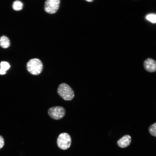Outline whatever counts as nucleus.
I'll list each match as a JSON object with an SVG mask.
<instances>
[{"label": "nucleus", "instance_id": "nucleus-1", "mask_svg": "<svg viewBox=\"0 0 156 156\" xmlns=\"http://www.w3.org/2000/svg\"><path fill=\"white\" fill-rule=\"evenodd\" d=\"M57 93L64 100L70 101L75 96L74 92L70 86L65 83L60 84L57 88Z\"/></svg>", "mask_w": 156, "mask_h": 156}, {"label": "nucleus", "instance_id": "nucleus-2", "mask_svg": "<svg viewBox=\"0 0 156 156\" xmlns=\"http://www.w3.org/2000/svg\"><path fill=\"white\" fill-rule=\"evenodd\" d=\"M27 68L28 72L32 75H40L43 69V65L41 61L37 58L29 60L27 64Z\"/></svg>", "mask_w": 156, "mask_h": 156}, {"label": "nucleus", "instance_id": "nucleus-3", "mask_svg": "<svg viewBox=\"0 0 156 156\" xmlns=\"http://www.w3.org/2000/svg\"><path fill=\"white\" fill-rule=\"evenodd\" d=\"M57 143L58 146L60 148L63 150H66L69 148L71 145V137L67 133H62L58 137Z\"/></svg>", "mask_w": 156, "mask_h": 156}, {"label": "nucleus", "instance_id": "nucleus-4", "mask_svg": "<svg viewBox=\"0 0 156 156\" xmlns=\"http://www.w3.org/2000/svg\"><path fill=\"white\" fill-rule=\"evenodd\" d=\"M48 113L52 118L55 120H59L65 116L66 110L65 108L62 106H54L49 109Z\"/></svg>", "mask_w": 156, "mask_h": 156}, {"label": "nucleus", "instance_id": "nucleus-5", "mask_svg": "<svg viewBox=\"0 0 156 156\" xmlns=\"http://www.w3.org/2000/svg\"><path fill=\"white\" fill-rule=\"evenodd\" d=\"M60 3V0H47L44 3V10L48 13L54 14L58 10Z\"/></svg>", "mask_w": 156, "mask_h": 156}, {"label": "nucleus", "instance_id": "nucleus-6", "mask_svg": "<svg viewBox=\"0 0 156 156\" xmlns=\"http://www.w3.org/2000/svg\"><path fill=\"white\" fill-rule=\"evenodd\" d=\"M145 70L149 72H154L156 71V61L151 58L146 59L143 63Z\"/></svg>", "mask_w": 156, "mask_h": 156}, {"label": "nucleus", "instance_id": "nucleus-7", "mask_svg": "<svg viewBox=\"0 0 156 156\" xmlns=\"http://www.w3.org/2000/svg\"><path fill=\"white\" fill-rule=\"evenodd\" d=\"M131 141V137L129 135H125L118 141L117 144L120 147L124 148L129 145Z\"/></svg>", "mask_w": 156, "mask_h": 156}, {"label": "nucleus", "instance_id": "nucleus-8", "mask_svg": "<svg viewBox=\"0 0 156 156\" xmlns=\"http://www.w3.org/2000/svg\"><path fill=\"white\" fill-rule=\"evenodd\" d=\"M10 41L8 38L5 36L0 37V46L3 48H8L10 46Z\"/></svg>", "mask_w": 156, "mask_h": 156}, {"label": "nucleus", "instance_id": "nucleus-9", "mask_svg": "<svg viewBox=\"0 0 156 156\" xmlns=\"http://www.w3.org/2000/svg\"><path fill=\"white\" fill-rule=\"evenodd\" d=\"M10 66L7 62L2 61L0 63V74L3 75L5 73L6 71L10 68Z\"/></svg>", "mask_w": 156, "mask_h": 156}, {"label": "nucleus", "instance_id": "nucleus-10", "mask_svg": "<svg viewBox=\"0 0 156 156\" xmlns=\"http://www.w3.org/2000/svg\"><path fill=\"white\" fill-rule=\"evenodd\" d=\"M12 6L14 10L16 11H19L22 9L23 4L21 1L16 0L13 2Z\"/></svg>", "mask_w": 156, "mask_h": 156}, {"label": "nucleus", "instance_id": "nucleus-11", "mask_svg": "<svg viewBox=\"0 0 156 156\" xmlns=\"http://www.w3.org/2000/svg\"><path fill=\"white\" fill-rule=\"evenodd\" d=\"M148 131L152 135L156 137V122L151 125L148 128Z\"/></svg>", "mask_w": 156, "mask_h": 156}, {"label": "nucleus", "instance_id": "nucleus-12", "mask_svg": "<svg viewBox=\"0 0 156 156\" xmlns=\"http://www.w3.org/2000/svg\"><path fill=\"white\" fill-rule=\"evenodd\" d=\"M146 19L152 23H156V15L151 14L147 15L146 16Z\"/></svg>", "mask_w": 156, "mask_h": 156}, {"label": "nucleus", "instance_id": "nucleus-13", "mask_svg": "<svg viewBox=\"0 0 156 156\" xmlns=\"http://www.w3.org/2000/svg\"><path fill=\"white\" fill-rule=\"evenodd\" d=\"M4 144V141L3 138L0 135V149L1 148Z\"/></svg>", "mask_w": 156, "mask_h": 156}, {"label": "nucleus", "instance_id": "nucleus-14", "mask_svg": "<svg viewBox=\"0 0 156 156\" xmlns=\"http://www.w3.org/2000/svg\"><path fill=\"white\" fill-rule=\"evenodd\" d=\"M86 1H88V2H92V1H93L92 0H86Z\"/></svg>", "mask_w": 156, "mask_h": 156}]
</instances>
